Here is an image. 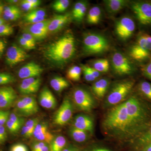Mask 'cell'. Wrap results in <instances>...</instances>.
<instances>
[{"label": "cell", "instance_id": "obj_42", "mask_svg": "<svg viewBox=\"0 0 151 151\" xmlns=\"http://www.w3.org/2000/svg\"><path fill=\"white\" fill-rule=\"evenodd\" d=\"M142 72L143 75L151 81V60L148 63L143 66Z\"/></svg>", "mask_w": 151, "mask_h": 151}, {"label": "cell", "instance_id": "obj_31", "mask_svg": "<svg viewBox=\"0 0 151 151\" xmlns=\"http://www.w3.org/2000/svg\"><path fill=\"white\" fill-rule=\"evenodd\" d=\"M70 3V1L68 0H58L53 3L52 8L58 12H62L67 9Z\"/></svg>", "mask_w": 151, "mask_h": 151}, {"label": "cell", "instance_id": "obj_59", "mask_svg": "<svg viewBox=\"0 0 151 151\" xmlns=\"http://www.w3.org/2000/svg\"><path fill=\"white\" fill-rule=\"evenodd\" d=\"M9 3H11V4H15V3H17L19 1H16V0H10V1H8Z\"/></svg>", "mask_w": 151, "mask_h": 151}, {"label": "cell", "instance_id": "obj_43", "mask_svg": "<svg viewBox=\"0 0 151 151\" xmlns=\"http://www.w3.org/2000/svg\"><path fill=\"white\" fill-rule=\"evenodd\" d=\"M19 43L21 46V47L27 50H31L35 49L34 47H33L24 38L21 36H20L18 38Z\"/></svg>", "mask_w": 151, "mask_h": 151}, {"label": "cell", "instance_id": "obj_18", "mask_svg": "<svg viewBox=\"0 0 151 151\" xmlns=\"http://www.w3.org/2000/svg\"><path fill=\"white\" fill-rule=\"evenodd\" d=\"M39 101L42 107L47 109H54L57 105L55 97L47 87H45L41 91Z\"/></svg>", "mask_w": 151, "mask_h": 151}, {"label": "cell", "instance_id": "obj_50", "mask_svg": "<svg viewBox=\"0 0 151 151\" xmlns=\"http://www.w3.org/2000/svg\"><path fill=\"white\" fill-rule=\"evenodd\" d=\"M47 145L46 143L44 142H37L34 143L31 147L32 151H39L41 149Z\"/></svg>", "mask_w": 151, "mask_h": 151}, {"label": "cell", "instance_id": "obj_11", "mask_svg": "<svg viewBox=\"0 0 151 151\" xmlns=\"http://www.w3.org/2000/svg\"><path fill=\"white\" fill-rule=\"evenodd\" d=\"M136 29L134 21L129 17H124L116 22L115 32L118 37L123 40H126L133 35Z\"/></svg>", "mask_w": 151, "mask_h": 151}, {"label": "cell", "instance_id": "obj_45", "mask_svg": "<svg viewBox=\"0 0 151 151\" xmlns=\"http://www.w3.org/2000/svg\"><path fill=\"white\" fill-rule=\"evenodd\" d=\"M85 3V2L79 1L75 4L73 7V10H72V16H73V19L78 14L79 11H80L81 8Z\"/></svg>", "mask_w": 151, "mask_h": 151}, {"label": "cell", "instance_id": "obj_3", "mask_svg": "<svg viewBox=\"0 0 151 151\" xmlns=\"http://www.w3.org/2000/svg\"><path fill=\"white\" fill-rule=\"evenodd\" d=\"M134 84V81L131 79L122 80L115 83L105 98L104 108H111L126 100Z\"/></svg>", "mask_w": 151, "mask_h": 151}, {"label": "cell", "instance_id": "obj_38", "mask_svg": "<svg viewBox=\"0 0 151 151\" xmlns=\"http://www.w3.org/2000/svg\"><path fill=\"white\" fill-rule=\"evenodd\" d=\"M21 36L24 38L33 47L35 48L36 40L30 34L25 31V32H24Z\"/></svg>", "mask_w": 151, "mask_h": 151}, {"label": "cell", "instance_id": "obj_46", "mask_svg": "<svg viewBox=\"0 0 151 151\" xmlns=\"http://www.w3.org/2000/svg\"><path fill=\"white\" fill-rule=\"evenodd\" d=\"M34 131L24 125L21 129V134L24 137H31L33 135Z\"/></svg>", "mask_w": 151, "mask_h": 151}, {"label": "cell", "instance_id": "obj_52", "mask_svg": "<svg viewBox=\"0 0 151 151\" xmlns=\"http://www.w3.org/2000/svg\"><path fill=\"white\" fill-rule=\"evenodd\" d=\"M86 68H87V69L89 70V72H90V73H91V74H92L94 77H95L96 79L100 77V72H98L97 70H95L93 67H89V66H88V65H86Z\"/></svg>", "mask_w": 151, "mask_h": 151}, {"label": "cell", "instance_id": "obj_60", "mask_svg": "<svg viewBox=\"0 0 151 151\" xmlns=\"http://www.w3.org/2000/svg\"><path fill=\"white\" fill-rule=\"evenodd\" d=\"M5 23V20L4 19L0 17V25Z\"/></svg>", "mask_w": 151, "mask_h": 151}, {"label": "cell", "instance_id": "obj_26", "mask_svg": "<svg viewBox=\"0 0 151 151\" xmlns=\"http://www.w3.org/2000/svg\"><path fill=\"white\" fill-rule=\"evenodd\" d=\"M67 141L63 136H58L54 139L50 145V151H62L65 148Z\"/></svg>", "mask_w": 151, "mask_h": 151}, {"label": "cell", "instance_id": "obj_49", "mask_svg": "<svg viewBox=\"0 0 151 151\" xmlns=\"http://www.w3.org/2000/svg\"><path fill=\"white\" fill-rule=\"evenodd\" d=\"M10 151H28L26 146L22 144L14 145L11 147Z\"/></svg>", "mask_w": 151, "mask_h": 151}, {"label": "cell", "instance_id": "obj_1", "mask_svg": "<svg viewBox=\"0 0 151 151\" xmlns=\"http://www.w3.org/2000/svg\"><path fill=\"white\" fill-rule=\"evenodd\" d=\"M151 124V105L133 95L110 108L102 121V129L110 137L122 141L138 139Z\"/></svg>", "mask_w": 151, "mask_h": 151}, {"label": "cell", "instance_id": "obj_34", "mask_svg": "<svg viewBox=\"0 0 151 151\" xmlns=\"http://www.w3.org/2000/svg\"><path fill=\"white\" fill-rule=\"evenodd\" d=\"M14 31V28L10 25L4 23L0 25V36L10 35Z\"/></svg>", "mask_w": 151, "mask_h": 151}, {"label": "cell", "instance_id": "obj_4", "mask_svg": "<svg viewBox=\"0 0 151 151\" xmlns=\"http://www.w3.org/2000/svg\"><path fill=\"white\" fill-rule=\"evenodd\" d=\"M110 47L107 38L100 34L88 33L83 37V50L86 55L103 54L109 50Z\"/></svg>", "mask_w": 151, "mask_h": 151}, {"label": "cell", "instance_id": "obj_23", "mask_svg": "<svg viewBox=\"0 0 151 151\" xmlns=\"http://www.w3.org/2000/svg\"><path fill=\"white\" fill-rule=\"evenodd\" d=\"M70 136L73 140L78 143L84 142L89 137V132L71 127L69 130Z\"/></svg>", "mask_w": 151, "mask_h": 151}, {"label": "cell", "instance_id": "obj_35", "mask_svg": "<svg viewBox=\"0 0 151 151\" xmlns=\"http://www.w3.org/2000/svg\"><path fill=\"white\" fill-rule=\"evenodd\" d=\"M6 124L7 129L9 132L13 134H17L19 131L21 130L22 128L21 127H19L9 119Z\"/></svg>", "mask_w": 151, "mask_h": 151}, {"label": "cell", "instance_id": "obj_36", "mask_svg": "<svg viewBox=\"0 0 151 151\" xmlns=\"http://www.w3.org/2000/svg\"><path fill=\"white\" fill-rule=\"evenodd\" d=\"M30 17H36L38 18H45L46 16V12L43 9H35L26 14Z\"/></svg>", "mask_w": 151, "mask_h": 151}, {"label": "cell", "instance_id": "obj_37", "mask_svg": "<svg viewBox=\"0 0 151 151\" xmlns=\"http://www.w3.org/2000/svg\"><path fill=\"white\" fill-rule=\"evenodd\" d=\"M50 21V19H45L42 21L37 23L34 24H31L30 25L32 27L36 28L42 30L48 31V26Z\"/></svg>", "mask_w": 151, "mask_h": 151}, {"label": "cell", "instance_id": "obj_55", "mask_svg": "<svg viewBox=\"0 0 151 151\" xmlns=\"http://www.w3.org/2000/svg\"><path fill=\"white\" fill-rule=\"evenodd\" d=\"M62 151H78L77 149L73 147H68L65 148Z\"/></svg>", "mask_w": 151, "mask_h": 151}, {"label": "cell", "instance_id": "obj_22", "mask_svg": "<svg viewBox=\"0 0 151 151\" xmlns=\"http://www.w3.org/2000/svg\"><path fill=\"white\" fill-rule=\"evenodd\" d=\"M4 19L14 21L18 19L21 16V12L17 6L11 5L4 7Z\"/></svg>", "mask_w": 151, "mask_h": 151}, {"label": "cell", "instance_id": "obj_17", "mask_svg": "<svg viewBox=\"0 0 151 151\" xmlns=\"http://www.w3.org/2000/svg\"><path fill=\"white\" fill-rule=\"evenodd\" d=\"M73 127L80 129L93 133L94 122L93 119L86 114H79L75 116L73 121Z\"/></svg>", "mask_w": 151, "mask_h": 151}, {"label": "cell", "instance_id": "obj_21", "mask_svg": "<svg viewBox=\"0 0 151 151\" xmlns=\"http://www.w3.org/2000/svg\"><path fill=\"white\" fill-rule=\"evenodd\" d=\"M108 13L116 14L127 6L128 1L125 0H106L104 1Z\"/></svg>", "mask_w": 151, "mask_h": 151}, {"label": "cell", "instance_id": "obj_19", "mask_svg": "<svg viewBox=\"0 0 151 151\" xmlns=\"http://www.w3.org/2000/svg\"><path fill=\"white\" fill-rule=\"evenodd\" d=\"M70 15L68 14L55 16L53 18L50 19L48 32L52 33L57 32L70 21Z\"/></svg>", "mask_w": 151, "mask_h": 151}, {"label": "cell", "instance_id": "obj_41", "mask_svg": "<svg viewBox=\"0 0 151 151\" xmlns=\"http://www.w3.org/2000/svg\"><path fill=\"white\" fill-rule=\"evenodd\" d=\"M39 123V120L37 118H33L28 120L27 122L25 123L24 125L26 127L34 132L35 129Z\"/></svg>", "mask_w": 151, "mask_h": 151}, {"label": "cell", "instance_id": "obj_6", "mask_svg": "<svg viewBox=\"0 0 151 151\" xmlns=\"http://www.w3.org/2000/svg\"><path fill=\"white\" fill-rule=\"evenodd\" d=\"M72 99L75 107L80 111L91 112L96 105V102L92 94L82 87H77L73 90Z\"/></svg>", "mask_w": 151, "mask_h": 151}, {"label": "cell", "instance_id": "obj_33", "mask_svg": "<svg viewBox=\"0 0 151 151\" xmlns=\"http://www.w3.org/2000/svg\"><path fill=\"white\" fill-rule=\"evenodd\" d=\"M137 139V143L140 145L145 146L151 142V124L148 130Z\"/></svg>", "mask_w": 151, "mask_h": 151}, {"label": "cell", "instance_id": "obj_10", "mask_svg": "<svg viewBox=\"0 0 151 151\" xmlns=\"http://www.w3.org/2000/svg\"><path fill=\"white\" fill-rule=\"evenodd\" d=\"M73 105L68 97H65L60 107L55 114L53 123L58 126H63L67 124L73 115Z\"/></svg>", "mask_w": 151, "mask_h": 151}, {"label": "cell", "instance_id": "obj_58", "mask_svg": "<svg viewBox=\"0 0 151 151\" xmlns=\"http://www.w3.org/2000/svg\"><path fill=\"white\" fill-rule=\"evenodd\" d=\"M91 151H111L110 150H107V149L103 148H96L93 149Z\"/></svg>", "mask_w": 151, "mask_h": 151}, {"label": "cell", "instance_id": "obj_5", "mask_svg": "<svg viewBox=\"0 0 151 151\" xmlns=\"http://www.w3.org/2000/svg\"><path fill=\"white\" fill-rule=\"evenodd\" d=\"M129 55L133 59L140 62L150 58L151 55V35L140 33L136 42L131 47Z\"/></svg>", "mask_w": 151, "mask_h": 151}, {"label": "cell", "instance_id": "obj_2", "mask_svg": "<svg viewBox=\"0 0 151 151\" xmlns=\"http://www.w3.org/2000/svg\"><path fill=\"white\" fill-rule=\"evenodd\" d=\"M72 32L67 31L44 49L43 55L47 60L58 67L63 66L74 56L76 43Z\"/></svg>", "mask_w": 151, "mask_h": 151}, {"label": "cell", "instance_id": "obj_20", "mask_svg": "<svg viewBox=\"0 0 151 151\" xmlns=\"http://www.w3.org/2000/svg\"><path fill=\"white\" fill-rule=\"evenodd\" d=\"M110 84L108 78H103L96 81L92 86L93 94L99 99H102L105 96Z\"/></svg>", "mask_w": 151, "mask_h": 151}, {"label": "cell", "instance_id": "obj_40", "mask_svg": "<svg viewBox=\"0 0 151 151\" xmlns=\"http://www.w3.org/2000/svg\"><path fill=\"white\" fill-rule=\"evenodd\" d=\"M87 6V3L85 2L84 5L81 8L80 11H79L78 14L74 18L76 22H80L82 20L86 13Z\"/></svg>", "mask_w": 151, "mask_h": 151}, {"label": "cell", "instance_id": "obj_7", "mask_svg": "<svg viewBox=\"0 0 151 151\" xmlns=\"http://www.w3.org/2000/svg\"><path fill=\"white\" fill-rule=\"evenodd\" d=\"M111 63L113 71L118 75H129L134 71V67L130 59L120 52L113 53Z\"/></svg>", "mask_w": 151, "mask_h": 151}, {"label": "cell", "instance_id": "obj_24", "mask_svg": "<svg viewBox=\"0 0 151 151\" xmlns=\"http://www.w3.org/2000/svg\"><path fill=\"white\" fill-rule=\"evenodd\" d=\"M50 85L55 92L60 93L69 86L68 81L63 77L56 76L53 77L50 81Z\"/></svg>", "mask_w": 151, "mask_h": 151}, {"label": "cell", "instance_id": "obj_51", "mask_svg": "<svg viewBox=\"0 0 151 151\" xmlns=\"http://www.w3.org/2000/svg\"><path fill=\"white\" fill-rule=\"evenodd\" d=\"M7 43V42L5 40L0 39V57L2 56L6 46Z\"/></svg>", "mask_w": 151, "mask_h": 151}, {"label": "cell", "instance_id": "obj_56", "mask_svg": "<svg viewBox=\"0 0 151 151\" xmlns=\"http://www.w3.org/2000/svg\"><path fill=\"white\" fill-rule=\"evenodd\" d=\"M39 151H50V146H49L48 144L44 146Z\"/></svg>", "mask_w": 151, "mask_h": 151}, {"label": "cell", "instance_id": "obj_32", "mask_svg": "<svg viewBox=\"0 0 151 151\" xmlns=\"http://www.w3.org/2000/svg\"><path fill=\"white\" fill-rule=\"evenodd\" d=\"M16 81V78L11 73H0V86L14 83Z\"/></svg>", "mask_w": 151, "mask_h": 151}, {"label": "cell", "instance_id": "obj_53", "mask_svg": "<svg viewBox=\"0 0 151 151\" xmlns=\"http://www.w3.org/2000/svg\"><path fill=\"white\" fill-rule=\"evenodd\" d=\"M27 1L33 5L35 6L36 8L40 5L41 3V1L39 0H27Z\"/></svg>", "mask_w": 151, "mask_h": 151}, {"label": "cell", "instance_id": "obj_48", "mask_svg": "<svg viewBox=\"0 0 151 151\" xmlns=\"http://www.w3.org/2000/svg\"><path fill=\"white\" fill-rule=\"evenodd\" d=\"M7 134L6 128L4 126H0V144H2L6 140Z\"/></svg>", "mask_w": 151, "mask_h": 151}, {"label": "cell", "instance_id": "obj_25", "mask_svg": "<svg viewBox=\"0 0 151 151\" xmlns=\"http://www.w3.org/2000/svg\"><path fill=\"white\" fill-rule=\"evenodd\" d=\"M102 16V11L98 6L92 7L88 12L87 22L90 24H97L100 22Z\"/></svg>", "mask_w": 151, "mask_h": 151}, {"label": "cell", "instance_id": "obj_29", "mask_svg": "<svg viewBox=\"0 0 151 151\" xmlns=\"http://www.w3.org/2000/svg\"><path fill=\"white\" fill-rule=\"evenodd\" d=\"M81 71L82 69L81 67L74 65L70 67L68 70L67 77L72 81H79L81 78Z\"/></svg>", "mask_w": 151, "mask_h": 151}, {"label": "cell", "instance_id": "obj_12", "mask_svg": "<svg viewBox=\"0 0 151 151\" xmlns=\"http://www.w3.org/2000/svg\"><path fill=\"white\" fill-rule=\"evenodd\" d=\"M29 57V55L20 47L13 44L7 49L6 52V64L10 67L24 61Z\"/></svg>", "mask_w": 151, "mask_h": 151}, {"label": "cell", "instance_id": "obj_61", "mask_svg": "<svg viewBox=\"0 0 151 151\" xmlns=\"http://www.w3.org/2000/svg\"><path fill=\"white\" fill-rule=\"evenodd\" d=\"M3 111H1V110H0V116H1V115L2 113H3Z\"/></svg>", "mask_w": 151, "mask_h": 151}, {"label": "cell", "instance_id": "obj_9", "mask_svg": "<svg viewBox=\"0 0 151 151\" xmlns=\"http://www.w3.org/2000/svg\"><path fill=\"white\" fill-rule=\"evenodd\" d=\"M132 9L141 24L145 26L151 25V2H134L132 4Z\"/></svg>", "mask_w": 151, "mask_h": 151}, {"label": "cell", "instance_id": "obj_57", "mask_svg": "<svg viewBox=\"0 0 151 151\" xmlns=\"http://www.w3.org/2000/svg\"><path fill=\"white\" fill-rule=\"evenodd\" d=\"M4 5L2 3L0 2V16L4 12Z\"/></svg>", "mask_w": 151, "mask_h": 151}, {"label": "cell", "instance_id": "obj_44", "mask_svg": "<svg viewBox=\"0 0 151 151\" xmlns=\"http://www.w3.org/2000/svg\"><path fill=\"white\" fill-rule=\"evenodd\" d=\"M21 6L22 9L27 12H31L33 10L35 9H36L35 6L31 4L27 0L22 1L21 3Z\"/></svg>", "mask_w": 151, "mask_h": 151}, {"label": "cell", "instance_id": "obj_16", "mask_svg": "<svg viewBox=\"0 0 151 151\" xmlns=\"http://www.w3.org/2000/svg\"><path fill=\"white\" fill-rule=\"evenodd\" d=\"M34 137L39 142L50 144L54 139V136L49 130L48 126L45 122L39 123L36 127L33 133Z\"/></svg>", "mask_w": 151, "mask_h": 151}, {"label": "cell", "instance_id": "obj_8", "mask_svg": "<svg viewBox=\"0 0 151 151\" xmlns=\"http://www.w3.org/2000/svg\"><path fill=\"white\" fill-rule=\"evenodd\" d=\"M39 107L35 98L32 96H26L17 100L15 105V111L21 117H28L36 114Z\"/></svg>", "mask_w": 151, "mask_h": 151}, {"label": "cell", "instance_id": "obj_39", "mask_svg": "<svg viewBox=\"0 0 151 151\" xmlns=\"http://www.w3.org/2000/svg\"><path fill=\"white\" fill-rule=\"evenodd\" d=\"M81 68L83 73H84V78L86 81H92L96 80V78L91 74V73L87 69L86 65L81 64Z\"/></svg>", "mask_w": 151, "mask_h": 151}, {"label": "cell", "instance_id": "obj_13", "mask_svg": "<svg viewBox=\"0 0 151 151\" xmlns=\"http://www.w3.org/2000/svg\"><path fill=\"white\" fill-rule=\"evenodd\" d=\"M41 82V79L39 77L25 78L19 85V91L24 95L34 94L38 91Z\"/></svg>", "mask_w": 151, "mask_h": 151}, {"label": "cell", "instance_id": "obj_30", "mask_svg": "<svg viewBox=\"0 0 151 151\" xmlns=\"http://www.w3.org/2000/svg\"><path fill=\"white\" fill-rule=\"evenodd\" d=\"M139 89L143 96L151 100V83L147 81H142L139 84Z\"/></svg>", "mask_w": 151, "mask_h": 151}, {"label": "cell", "instance_id": "obj_27", "mask_svg": "<svg viewBox=\"0 0 151 151\" xmlns=\"http://www.w3.org/2000/svg\"><path fill=\"white\" fill-rule=\"evenodd\" d=\"M93 68L100 73H105L109 70L110 64L107 59L97 60L93 63Z\"/></svg>", "mask_w": 151, "mask_h": 151}, {"label": "cell", "instance_id": "obj_28", "mask_svg": "<svg viewBox=\"0 0 151 151\" xmlns=\"http://www.w3.org/2000/svg\"><path fill=\"white\" fill-rule=\"evenodd\" d=\"M25 32L29 33L34 37L36 40H42L46 37L48 31L42 30L32 27L30 25L25 29Z\"/></svg>", "mask_w": 151, "mask_h": 151}, {"label": "cell", "instance_id": "obj_54", "mask_svg": "<svg viewBox=\"0 0 151 151\" xmlns=\"http://www.w3.org/2000/svg\"><path fill=\"white\" fill-rule=\"evenodd\" d=\"M143 151H151V142L144 146Z\"/></svg>", "mask_w": 151, "mask_h": 151}, {"label": "cell", "instance_id": "obj_15", "mask_svg": "<svg viewBox=\"0 0 151 151\" xmlns=\"http://www.w3.org/2000/svg\"><path fill=\"white\" fill-rule=\"evenodd\" d=\"M17 94L14 89L9 86L0 87V108L5 109L14 103Z\"/></svg>", "mask_w": 151, "mask_h": 151}, {"label": "cell", "instance_id": "obj_47", "mask_svg": "<svg viewBox=\"0 0 151 151\" xmlns=\"http://www.w3.org/2000/svg\"><path fill=\"white\" fill-rule=\"evenodd\" d=\"M10 113L9 111H3V113L0 116V126H4L6 124L9 119Z\"/></svg>", "mask_w": 151, "mask_h": 151}, {"label": "cell", "instance_id": "obj_14", "mask_svg": "<svg viewBox=\"0 0 151 151\" xmlns=\"http://www.w3.org/2000/svg\"><path fill=\"white\" fill-rule=\"evenodd\" d=\"M44 69L34 62L27 63L19 70L18 75L20 78L25 79L38 77L43 72Z\"/></svg>", "mask_w": 151, "mask_h": 151}]
</instances>
